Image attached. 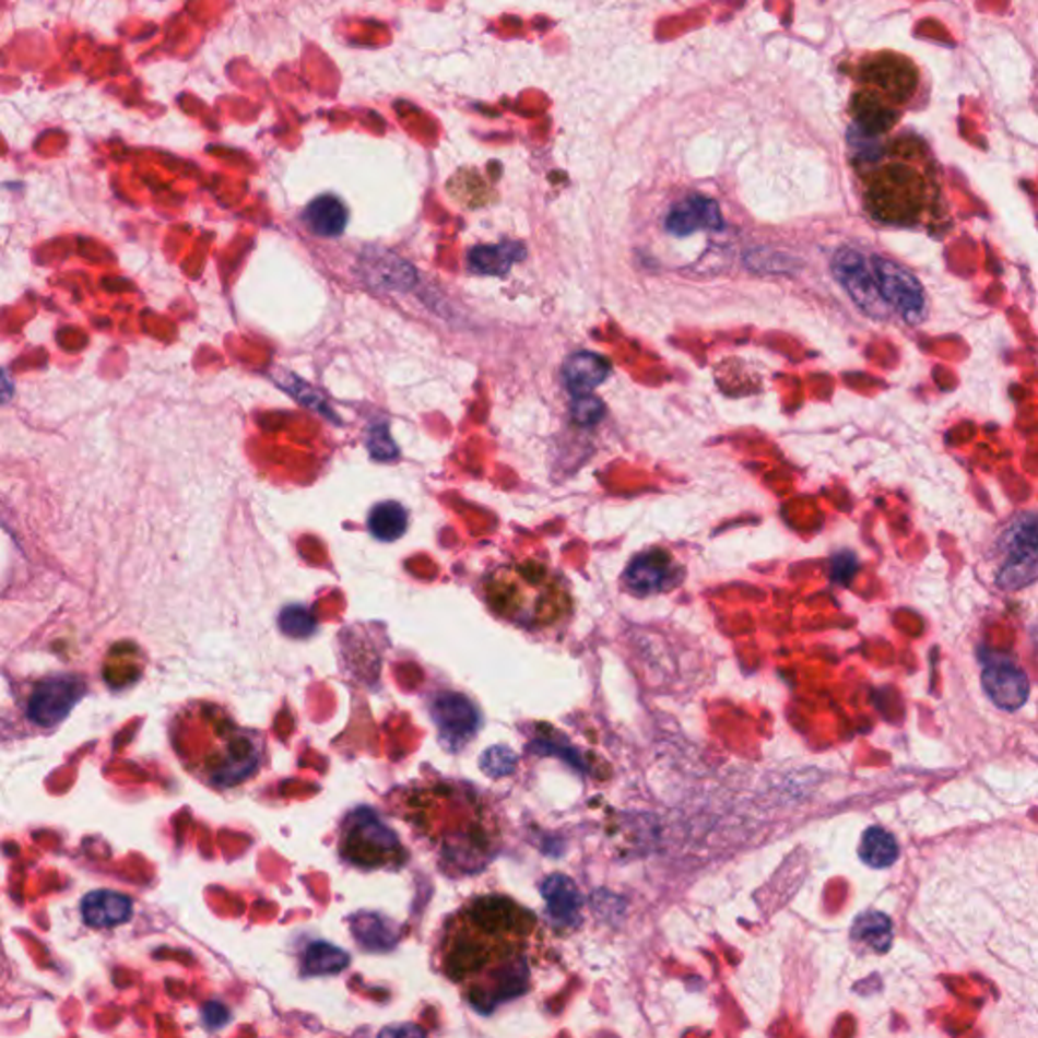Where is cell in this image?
Wrapping results in <instances>:
<instances>
[{
    "mask_svg": "<svg viewBox=\"0 0 1038 1038\" xmlns=\"http://www.w3.org/2000/svg\"><path fill=\"white\" fill-rule=\"evenodd\" d=\"M347 964H350L347 954H343L341 949L333 947V945H327V943H312L307 949V954H305V971L307 974H317V976L335 974V971L347 968Z\"/></svg>",
    "mask_w": 1038,
    "mask_h": 1038,
    "instance_id": "23",
    "label": "cell"
},
{
    "mask_svg": "<svg viewBox=\"0 0 1038 1038\" xmlns=\"http://www.w3.org/2000/svg\"><path fill=\"white\" fill-rule=\"evenodd\" d=\"M927 149L909 139L890 144L878 156L864 187L870 213L886 224H911L933 199V177L925 167Z\"/></svg>",
    "mask_w": 1038,
    "mask_h": 1038,
    "instance_id": "3",
    "label": "cell"
},
{
    "mask_svg": "<svg viewBox=\"0 0 1038 1038\" xmlns=\"http://www.w3.org/2000/svg\"><path fill=\"white\" fill-rule=\"evenodd\" d=\"M672 578H674L672 561L668 554L658 550L635 558L625 573L627 587L637 594L661 592L672 585Z\"/></svg>",
    "mask_w": 1038,
    "mask_h": 1038,
    "instance_id": "13",
    "label": "cell"
},
{
    "mask_svg": "<svg viewBox=\"0 0 1038 1038\" xmlns=\"http://www.w3.org/2000/svg\"><path fill=\"white\" fill-rule=\"evenodd\" d=\"M1037 518L1025 514L1006 533V562L998 573V587L1021 590L1037 578Z\"/></svg>",
    "mask_w": 1038,
    "mask_h": 1038,
    "instance_id": "8",
    "label": "cell"
},
{
    "mask_svg": "<svg viewBox=\"0 0 1038 1038\" xmlns=\"http://www.w3.org/2000/svg\"><path fill=\"white\" fill-rule=\"evenodd\" d=\"M85 925L108 929L122 925L132 917V900L114 890H94L82 900Z\"/></svg>",
    "mask_w": 1038,
    "mask_h": 1038,
    "instance_id": "14",
    "label": "cell"
},
{
    "mask_svg": "<svg viewBox=\"0 0 1038 1038\" xmlns=\"http://www.w3.org/2000/svg\"><path fill=\"white\" fill-rule=\"evenodd\" d=\"M347 208L338 196L325 193L312 199L303 213V222L319 238H338L347 227Z\"/></svg>",
    "mask_w": 1038,
    "mask_h": 1038,
    "instance_id": "16",
    "label": "cell"
},
{
    "mask_svg": "<svg viewBox=\"0 0 1038 1038\" xmlns=\"http://www.w3.org/2000/svg\"><path fill=\"white\" fill-rule=\"evenodd\" d=\"M870 268L886 307H893L909 323H921L925 317V293L921 282L909 270L883 256H874Z\"/></svg>",
    "mask_w": 1038,
    "mask_h": 1038,
    "instance_id": "7",
    "label": "cell"
},
{
    "mask_svg": "<svg viewBox=\"0 0 1038 1038\" xmlns=\"http://www.w3.org/2000/svg\"><path fill=\"white\" fill-rule=\"evenodd\" d=\"M317 623L305 606H286L281 613V629L291 637H309L315 632Z\"/></svg>",
    "mask_w": 1038,
    "mask_h": 1038,
    "instance_id": "25",
    "label": "cell"
},
{
    "mask_svg": "<svg viewBox=\"0 0 1038 1038\" xmlns=\"http://www.w3.org/2000/svg\"><path fill=\"white\" fill-rule=\"evenodd\" d=\"M919 90V70L895 51L869 56L858 68L850 114L864 134L881 137L897 127Z\"/></svg>",
    "mask_w": 1038,
    "mask_h": 1038,
    "instance_id": "4",
    "label": "cell"
},
{
    "mask_svg": "<svg viewBox=\"0 0 1038 1038\" xmlns=\"http://www.w3.org/2000/svg\"><path fill=\"white\" fill-rule=\"evenodd\" d=\"M831 270L860 309L874 319H883L888 307L878 293L872 268L862 253L852 248L838 250L831 260Z\"/></svg>",
    "mask_w": 1038,
    "mask_h": 1038,
    "instance_id": "9",
    "label": "cell"
},
{
    "mask_svg": "<svg viewBox=\"0 0 1038 1038\" xmlns=\"http://www.w3.org/2000/svg\"><path fill=\"white\" fill-rule=\"evenodd\" d=\"M406 507L400 506L398 502H381L371 507L367 516V530L381 542H396L406 533Z\"/></svg>",
    "mask_w": 1038,
    "mask_h": 1038,
    "instance_id": "22",
    "label": "cell"
},
{
    "mask_svg": "<svg viewBox=\"0 0 1038 1038\" xmlns=\"http://www.w3.org/2000/svg\"><path fill=\"white\" fill-rule=\"evenodd\" d=\"M722 225L720 208L710 197H686L665 215V229L674 236H689L698 229H720Z\"/></svg>",
    "mask_w": 1038,
    "mask_h": 1038,
    "instance_id": "12",
    "label": "cell"
},
{
    "mask_svg": "<svg viewBox=\"0 0 1038 1038\" xmlns=\"http://www.w3.org/2000/svg\"><path fill=\"white\" fill-rule=\"evenodd\" d=\"M850 937L864 952L886 954L893 947V921L881 911L860 912Z\"/></svg>",
    "mask_w": 1038,
    "mask_h": 1038,
    "instance_id": "20",
    "label": "cell"
},
{
    "mask_svg": "<svg viewBox=\"0 0 1038 1038\" xmlns=\"http://www.w3.org/2000/svg\"><path fill=\"white\" fill-rule=\"evenodd\" d=\"M13 393V381H11V378H9L7 369H2V367H0V404H7V402H11Z\"/></svg>",
    "mask_w": 1038,
    "mask_h": 1038,
    "instance_id": "29",
    "label": "cell"
},
{
    "mask_svg": "<svg viewBox=\"0 0 1038 1038\" xmlns=\"http://www.w3.org/2000/svg\"><path fill=\"white\" fill-rule=\"evenodd\" d=\"M542 895L547 900V911L561 923V925H576L580 919V909H582V897L576 888V884L562 876L554 874L550 876L546 883L542 884Z\"/></svg>",
    "mask_w": 1038,
    "mask_h": 1038,
    "instance_id": "17",
    "label": "cell"
},
{
    "mask_svg": "<svg viewBox=\"0 0 1038 1038\" xmlns=\"http://www.w3.org/2000/svg\"><path fill=\"white\" fill-rule=\"evenodd\" d=\"M84 682L78 675H54L43 680L31 694L28 716L39 727H57L66 716L70 715L73 706L82 700Z\"/></svg>",
    "mask_w": 1038,
    "mask_h": 1038,
    "instance_id": "10",
    "label": "cell"
},
{
    "mask_svg": "<svg viewBox=\"0 0 1038 1038\" xmlns=\"http://www.w3.org/2000/svg\"><path fill=\"white\" fill-rule=\"evenodd\" d=\"M857 570L858 561L852 552H840L829 562V576L834 582H840V585H848L857 575Z\"/></svg>",
    "mask_w": 1038,
    "mask_h": 1038,
    "instance_id": "28",
    "label": "cell"
},
{
    "mask_svg": "<svg viewBox=\"0 0 1038 1038\" xmlns=\"http://www.w3.org/2000/svg\"><path fill=\"white\" fill-rule=\"evenodd\" d=\"M982 686L1000 710L1014 712L1025 706L1030 694L1028 675L1011 663H992L983 670Z\"/></svg>",
    "mask_w": 1038,
    "mask_h": 1038,
    "instance_id": "11",
    "label": "cell"
},
{
    "mask_svg": "<svg viewBox=\"0 0 1038 1038\" xmlns=\"http://www.w3.org/2000/svg\"><path fill=\"white\" fill-rule=\"evenodd\" d=\"M362 272L369 286H378L384 291H404L416 281V272L408 262L388 253H379L376 260H364Z\"/></svg>",
    "mask_w": 1038,
    "mask_h": 1038,
    "instance_id": "18",
    "label": "cell"
},
{
    "mask_svg": "<svg viewBox=\"0 0 1038 1038\" xmlns=\"http://www.w3.org/2000/svg\"><path fill=\"white\" fill-rule=\"evenodd\" d=\"M573 416L578 424L582 426H592L597 422L601 421L604 416V404L590 396V393H585V396H575V404H573Z\"/></svg>",
    "mask_w": 1038,
    "mask_h": 1038,
    "instance_id": "27",
    "label": "cell"
},
{
    "mask_svg": "<svg viewBox=\"0 0 1038 1038\" xmlns=\"http://www.w3.org/2000/svg\"><path fill=\"white\" fill-rule=\"evenodd\" d=\"M538 919L504 895L471 898L452 912L438 957L471 1006L489 1014L530 988Z\"/></svg>",
    "mask_w": 1038,
    "mask_h": 1038,
    "instance_id": "1",
    "label": "cell"
},
{
    "mask_svg": "<svg viewBox=\"0 0 1038 1038\" xmlns=\"http://www.w3.org/2000/svg\"><path fill=\"white\" fill-rule=\"evenodd\" d=\"M339 848L359 869H398L408 858L398 836L371 810H355L345 817Z\"/></svg>",
    "mask_w": 1038,
    "mask_h": 1038,
    "instance_id": "6",
    "label": "cell"
},
{
    "mask_svg": "<svg viewBox=\"0 0 1038 1038\" xmlns=\"http://www.w3.org/2000/svg\"><path fill=\"white\" fill-rule=\"evenodd\" d=\"M526 258V248L518 241L477 246L469 252V268L485 276H502Z\"/></svg>",
    "mask_w": 1038,
    "mask_h": 1038,
    "instance_id": "19",
    "label": "cell"
},
{
    "mask_svg": "<svg viewBox=\"0 0 1038 1038\" xmlns=\"http://www.w3.org/2000/svg\"><path fill=\"white\" fill-rule=\"evenodd\" d=\"M611 374L609 362L589 351H580L566 359L564 364V384L573 396H585L599 388Z\"/></svg>",
    "mask_w": 1038,
    "mask_h": 1038,
    "instance_id": "15",
    "label": "cell"
},
{
    "mask_svg": "<svg viewBox=\"0 0 1038 1038\" xmlns=\"http://www.w3.org/2000/svg\"><path fill=\"white\" fill-rule=\"evenodd\" d=\"M367 449L369 452L376 457V459H381V461H392L398 457V447L393 445L392 436L388 433V426L386 424H379V426H374L369 433H367Z\"/></svg>",
    "mask_w": 1038,
    "mask_h": 1038,
    "instance_id": "26",
    "label": "cell"
},
{
    "mask_svg": "<svg viewBox=\"0 0 1038 1038\" xmlns=\"http://www.w3.org/2000/svg\"><path fill=\"white\" fill-rule=\"evenodd\" d=\"M900 848L897 838L878 826H872L862 834L858 857L870 869H888L898 860Z\"/></svg>",
    "mask_w": 1038,
    "mask_h": 1038,
    "instance_id": "21",
    "label": "cell"
},
{
    "mask_svg": "<svg viewBox=\"0 0 1038 1038\" xmlns=\"http://www.w3.org/2000/svg\"><path fill=\"white\" fill-rule=\"evenodd\" d=\"M210 748L197 755L193 771L210 786L229 789L253 777L264 758L262 739L225 716L220 708L210 706Z\"/></svg>",
    "mask_w": 1038,
    "mask_h": 1038,
    "instance_id": "5",
    "label": "cell"
},
{
    "mask_svg": "<svg viewBox=\"0 0 1038 1038\" xmlns=\"http://www.w3.org/2000/svg\"><path fill=\"white\" fill-rule=\"evenodd\" d=\"M483 592L495 615L532 632L556 625L570 609L561 576L538 562L495 568L483 580Z\"/></svg>",
    "mask_w": 1038,
    "mask_h": 1038,
    "instance_id": "2",
    "label": "cell"
},
{
    "mask_svg": "<svg viewBox=\"0 0 1038 1038\" xmlns=\"http://www.w3.org/2000/svg\"><path fill=\"white\" fill-rule=\"evenodd\" d=\"M450 193L457 197L459 201H463L467 205H485V201L489 199V191L485 187V182L481 181V177H477L475 173H469L464 170L461 175H457L449 185Z\"/></svg>",
    "mask_w": 1038,
    "mask_h": 1038,
    "instance_id": "24",
    "label": "cell"
}]
</instances>
